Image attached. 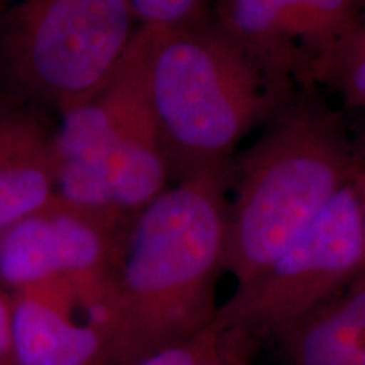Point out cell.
Returning <instances> with one entry per match:
<instances>
[{
	"label": "cell",
	"mask_w": 365,
	"mask_h": 365,
	"mask_svg": "<svg viewBox=\"0 0 365 365\" xmlns=\"http://www.w3.org/2000/svg\"><path fill=\"white\" fill-rule=\"evenodd\" d=\"M232 161L168 186L118 239L86 307L103 335L100 365L188 340L215 319L225 271Z\"/></svg>",
	"instance_id": "obj_1"
},
{
	"label": "cell",
	"mask_w": 365,
	"mask_h": 365,
	"mask_svg": "<svg viewBox=\"0 0 365 365\" xmlns=\"http://www.w3.org/2000/svg\"><path fill=\"white\" fill-rule=\"evenodd\" d=\"M150 33L145 85L171 181L230 163L240 140L276 110L287 80L210 16Z\"/></svg>",
	"instance_id": "obj_2"
},
{
	"label": "cell",
	"mask_w": 365,
	"mask_h": 365,
	"mask_svg": "<svg viewBox=\"0 0 365 365\" xmlns=\"http://www.w3.org/2000/svg\"><path fill=\"white\" fill-rule=\"evenodd\" d=\"M354 143L317 103L281 108L230 166L225 271L235 286L264 271L352 181Z\"/></svg>",
	"instance_id": "obj_3"
},
{
	"label": "cell",
	"mask_w": 365,
	"mask_h": 365,
	"mask_svg": "<svg viewBox=\"0 0 365 365\" xmlns=\"http://www.w3.org/2000/svg\"><path fill=\"white\" fill-rule=\"evenodd\" d=\"M139 31L127 0H0V81L58 115L113 78Z\"/></svg>",
	"instance_id": "obj_4"
},
{
	"label": "cell",
	"mask_w": 365,
	"mask_h": 365,
	"mask_svg": "<svg viewBox=\"0 0 365 365\" xmlns=\"http://www.w3.org/2000/svg\"><path fill=\"white\" fill-rule=\"evenodd\" d=\"M364 269V208L350 181L284 252L235 286L213 325L249 355L257 345L277 344Z\"/></svg>",
	"instance_id": "obj_5"
},
{
	"label": "cell",
	"mask_w": 365,
	"mask_h": 365,
	"mask_svg": "<svg viewBox=\"0 0 365 365\" xmlns=\"http://www.w3.org/2000/svg\"><path fill=\"white\" fill-rule=\"evenodd\" d=\"M161 145L145 86L144 56L132 48L103 88L58 113L53 144L56 196L127 227L113 215V185L127 164Z\"/></svg>",
	"instance_id": "obj_6"
},
{
	"label": "cell",
	"mask_w": 365,
	"mask_h": 365,
	"mask_svg": "<svg viewBox=\"0 0 365 365\" xmlns=\"http://www.w3.org/2000/svg\"><path fill=\"white\" fill-rule=\"evenodd\" d=\"M125 228L54 196L0 232V279L21 291L66 279L78 287L86 307L97 296Z\"/></svg>",
	"instance_id": "obj_7"
},
{
	"label": "cell",
	"mask_w": 365,
	"mask_h": 365,
	"mask_svg": "<svg viewBox=\"0 0 365 365\" xmlns=\"http://www.w3.org/2000/svg\"><path fill=\"white\" fill-rule=\"evenodd\" d=\"M365 0H213L210 17L289 81L346 33Z\"/></svg>",
	"instance_id": "obj_8"
},
{
	"label": "cell",
	"mask_w": 365,
	"mask_h": 365,
	"mask_svg": "<svg viewBox=\"0 0 365 365\" xmlns=\"http://www.w3.org/2000/svg\"><path fill=\"white\" fill-rule=\"evenodd\" d=\"M56 120L49 108L0 81V232L56 196Z\"/></svg>",
	"instance_id": "obj_9"
},
{
	"label": "cell",
	"mask_w": 365,
	"mask_h": 365,
	"mask_svg": "<svg viewBox=\"0 0 365 365\" xmlns=\"http://www.w3.org/2000/svg\"><path fill=\"white\" fill-rule=\"evenodd\" d=\"M276 345L286 365H365V269Z\"/></svg>",
	"instance_id": "obj_10"
},
{
	"label": "cell",
	"mask_w": 365,
	"mask_h": 365,
	"mask_svg": "<svg viewBox=\"0 0 365 365\" xmlns=\"http://www.w3.org/2000/svg\"><path fill=\"white\" fill-rule=\"evenodd\" d=\"M11 346L16 365H100L103 335L76 325L44 299L24 294L11 304Z\"/></svg>",
	"instance_id": "obj_11"
},
{
	"label": "cell",
	"mask_w": 365,
	"mask_h": 365,
	"mask_svg": "<svg viewBox=\"0 0 365 365\" xmlns=\"http://www.w3.org/2000/svg\"><path fill=\"white\" fill-rule=\"evenodd\" d=\"M304 80L328 86L349 107L365 110V2L352 26L313 63Z\"/></svg>",
	"instance_id": "obj_12"
},
{
	"label": "cell",
	"mask_w": 365,
	"mask_h": 365,
	"mask_svg": "<svg viewBox=\"0 0 365 365\" xmlns=\"http://www.w3.org/2000/svg\"><path fill=\"white\" fill-rule=\"evenodd\" d=\"M239 354L245 352L212 323L188 340L113 365H232Z\"/></svg>",
	"instance_id": "obj_13"
},
{
	"label": "cell",
	"mask_w": 365,
	"mask_h": 365,
	"mask_svg": "<svg viewBox=\"0 0 365 365\" xmlns=\"http://www.w3.org/2000/svg\"><path fill=\"white\" fill-rule=\"evenodd\" d=\"M140 27L176 29L210 16L213 0H127Z\"/></svg>",
	"instance_id": "obj_14"
},
{
	"label": "cell",
	"mask_w": 365,
	"mask_h": 365,
	"mask_svg": "<svg viewBox=\"0 0 365 365\" xmlns=\"http://www.w3.org/2000/svg\"><path fill=\"white\" fill-rule=\"evenodd\" d=\"M12 360L11 346V304L0 296V364Z\"/></svg>",
	"instance_id": "obj_15"
},
{
	"label": "cell",
	"mask_w": 365,
	"mask_h": 365,
	"mask_svg": "<svg viewBox=\"0 0 365 365\" xmlns=\"http://www.w3.org/2000/svg\"><path fill=\"white\" fill-rule=\"evenodd\" d=\"M352 182L364 208V247H365V166H362V164L355 163Z\"/></svg>",
	"instance_id": "obj_16"
},
{
	"label": "cell",
	"mask_w": 365,
	"mask_h": 365,
	"mask_svg": "<svg viewBox=\"0 0 365 365\" xmlns=\"http://www.w3.org/2000/svg\"><path fill=\"white\" fill-rule=\"evenodd\" d=\"M354 150H355V163L365 166V130L362 132V135L359 137L357 143H354Z\"/></svg>",
	"instance_id": "obj_17"
},
{
	"label": "cell",
	"mask_w": 365,
	"mask_h": 365,
	"mask_svg": "<svg viewBox=\"0 0 365 365\" xmlns=\"http://www.w3.org/2000/svg\"><path fill=\"white\" fill-rule=\"evenodd\" d=\"M232 365H250L249 364V355L247 354H239Z\"/></svg>",
	"instance_id": "obj_18"
},
{
	"label": "cell",
	"mask_w": 365,
	"mask_h": 365,
	"mask_svg": "<svg viewBox=\"0 0 365 365\" xmlns=\"http://www.w3.org/2000/svg\"><path fill=\"white\" fill-rule=\"evenodd\" d=\"M0 365H2V364H0Z\"/></svg>",
	"instance_id": "obj_19"
}]
</instances>
